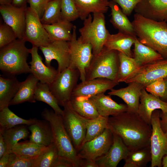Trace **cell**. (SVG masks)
Returning a JSON list of instances; mask_svg holds the SVG:
<instances>
[{
	"instance_id": "ee69618b",
	"label": "cell",
	"mask_w": 167,
	"mask_h": 167,
	"mask_svg": "<svg viewBox=\"0 0 167 167\" xmlns=\"http://www.w3.org/2000/svg\"><path fill=\"white\" fill-rule=\"evenodd\" d=\"M119 6L123 13L130 15L135 6L141 0H110Z\"/></svg>"
},
{
	"instance_id": "8992f818",
	"label": "cell",
	"mask_w": 167,
	"mask_h": 167,
	"mask_svg": "<svg viewBox=\"0 0 167 167\" xmlns=\"http://www.w3.org/2000/svg\"><path fill=\"white\" fill-rule=\"evenodd\" d=\"M83 26L79 31L80 37L85 42L90 44L93 54L99 53L104 47L110 33L105 26L104 13L91 14L84 20Z\"/></svg>"
},
{
	"instance_id": "11a10c76",
	"label": "cell",
	"mask_w": 167,
	"mask_h": 167,
	"mask_svg": "<svg viewBox=\"0 0 167 167\" xmlns=\"http://www.w3.org/2000/svg\"><path fill=\"white\" fill-rule=\"evenodd\" d=\"M161 164L163 167H167V155H165L163 157Z\"/></svg>"
},
{
	"instance_id": "d4e9b609",
	"label": "cell",
	"mask_w": 167,
	"mask_h": 167,
	"mask_svg": "<svg viewBox=\"0 0 167 167\" xmlns=\"http://www.w3.org/2000/svg\"><path fill=\"white\" fill-rule=\"evenodd\" d=\"M32 74H30L24 81L20 82L18 91L10 102L9 105H15L28 102L35 103L34 97L36 88L39 82Z\"/></svg>"
},
{
	"instance_id": "9a60e30c",
	"label": "cell",
	"mask_w": 167,
	"mask_h": 167,
	"mask_svg": "<svg viewBox=\"0 0 167 167\" xmlns=\"http://www.w3.org/2000/svg\"><path fill=\"white\" fill-rule=\"evenodd\" d=\"M27 7L26 6L18 7L11 3L0 6V12L4 23L14 30L18 39L24 40Z\"/></svg>"
},
{
	"instance_id": "f35d334b",
	"label": "cell",
	"mask_w": 167,
	"mask_h": 167,
	"mask_svg": "<svg viewBox=\"0 0 167 167\" xmlns=\"http://www.w3.org/2000/svg\"><path fill=\"white\" fill-rule=\"evenodd\" d=\"M61 19V0H50L41 19V23L43 24H51Z\"/></svg>"
},
{
	"instance_id": "30bf717a",
	"label": "cell",
	"mask_w": 167,
	"mask_h": 167,
	"mask_svg": "<svg viewBox=\"0 0 167 167\" xmlns=\"http://www.w3.org/2000/svg\"><path fill=\"white\" fill-rule=\"evenodd\" d=\"M160 112V110H156L152 114L151 124L152 131L150 143L151 167H161L162 158L167 155V132H164L161 127Z\"/></svg>"
},
{
	"instance_id": "6da1fadb",
	"label": "cell",
	"mask_w": 167,
	"mask_h": 167,
	"mask_svg": "<svg viewBox=\"0 0 167 167\" xmlns=\"http://www.w3.org/2000/svg\"><path fill=\"white\" fill-rule=\"evenodd\" d=\"M108 128L122 139L130 151L150 145L152 126L137 113L126 111L109 117Z\"/></svg>"
},
{
	"instance_id": "9f6ffc18",
	"label": "cell",
	"mask_w": 167,
	"mask_h": 167,
	"mask_svg": "<svg viewBox=\"0 0 167 167\" xmlns=\"http://www.w3.org/2000/svg\"><path fill=\"white\" fill-rule=\"evenodd\" d=\"M13 0H0V5L7 4L11 3Z\"/></svg>"
},
{
	"instance_id": "52a82bcc",
	"label": "cell",
	"mask_w": 167,
	"mask_h": 167,
	"mask_svg": "<svg viewBox=\"0 0 167 167\" xmlns=\"http://www.w3.org/2000/svg\"><path fill=\"white\" fill-rule=\"evenodd\" d=\"M62 116L65 129L77 152L85 142L86 124L88 119L77 113L70 101L65 103Z\"/></svg>"
},
{
	"instance_id": "3957f363",
	"label": "cell",
	"mask_w": 167,
	"mask_h": 167,
	"mask_svg": "<svg viewBox=\"0 0 167 167\" xmlns=\"http://www.w3.org/2000/svg\"><path fill=\"white\" fill-rule=\"evenodd\" d=\"M25 42L17 38L0 49V69L3 73L10 76L31 73L27 62L30 49L26 46Z\"/></svg>"
},
{
	"instance_id": "ffe728a7",
	"label": "cell",
	"mask_w": 167,
	"mask_h": 167,
	"mask_svg": "<svg viewBox=\"0 0 167 167\" xmlns=\"http://www.w3.org/2000/svg\"><path fill=\"white\" fill-rule=\"evenodd\" d=\"M157 109L161 110L163 113L167 112V102L162 101L159 97L148 93L145 88H143L137 113L145 122L151 125L152 113Z\"/></svg>"
},
{
	"instance_id": "db71d44e",
	"label": "cell",
	"mask_w": 167,
	"mask_h": 167,
	"mask_svg": "<svg viewBox=\"0 0 167 167\" xmlns=\"http://www.w3.org/2000/svg\"><path fill=\"white\" fill-rule=\"evenodd\" d=\"M166 84V91L164 96L160 98L162 101L167 102V76L164 78Z\"/></svg>"
},
{
	"instance_id": "cb8c5ba5",
	"label": "cell",
	"mask_w": 167,
	"mask_h": 167,
	"mask_svg": "<svg viewBox=\"0 0 167 167\" xmlns=\"http://www.w3.org/2000/svg\"><path fill=\"white\" fill-rule=\"evenodd\" d=\"M137 38L120 32L115 34H110L104 46L109 49L117 50L133 58L131 48Z\"/></svg>"
},
{
	"instance_id": "7402d4cb",
	"label": "cell",
	"mask_w": 167,
	"mask_h": 167,
	"mask_svg": "<svg viewBox=\"0 0 167 167\" xmlns=\"http://www.w3.org/2000/svg\"><path fill=\"white\" fill-rule=\"evenodd\" d=\"M96 107L99 115L104 117L114 116L127 111L126 104H118L111 96L101 93L89 98Z\"/></svg>"
},
{
	"instance_id": "44dd1931",
	"label": "cell",
	"mask_w": 167,
	"mask_h": 167,
	"mask_svg": "<svg viewBox=\"0 0 167 167\" xmlns=\"http://www.w3.org/2000/svg\"><path fill=\"white\" fill-rule=\"evenodd\" d=\"M128 84V85L125 88L117 89H112L108 94L122 99L127 106V111L136 113L140 103L141 90L144 88L141 84L136 82H131Z\"/></svg>"
},
{
	"instance_id": "d590c367",
	"label": "cell",
	"mask_w": 167,
	"mask_h": 167,
	"mask_svg": "<svg viewBox=\"0 0 167 167\" xmlns=\"http://www.w3.org/2000/svg\"><path fill=\"white\" fill-rule=\"evenodd\" d=\"M34 97L36 101L48 104L56 113L62 115L63 110L59 107L58 101L50 90L48 84L38 82L35 90Z\"/></svg>"
},
{
	"instance_id": "ab89813d",
	"label": "cell",
	"mask_w": 167,
	"mask_h": 167,
	"mask_svg": "<svg viewBox=\"0 0 167 167\" xmlns=\"http://www.w3.org/2000/svg\"><path fill=\"white\" fill-rule=\"evenodd\" d=\"M58 156V148L53 142L38 157L36 167H52Z\"/></svg>"
},
{
	"instance_id": "c3c4849f",
	"label": "cell",
	"mask_w": 167,
	"mask_h": 167,
	"mask_svg": "<svg viewBox=\"0 0 167 167\" xmlns=\"http://www.w3.org/2000/svg\"><path fill=\"white\" fill-rule=\"evenodd\" d=\"M52 167H74L72 163L68 159L58 156Z\"/></svg>"
},
{
	"instance_id": "8d00e7d4",
	"label": "cell",
	"mask_w": 167,
	"mask_h": 167,
	"mask_svg": "<svg viewBox=\"0 0 167 167\" xmlns=\"http://www.w3.org/2000/svg\"><path fill=\"white\" fill-rule=\"evenodd\" d=\"M36 118L26 119L17 115L8 108L0 110V130H3L20 125L29 126L36 122Z\"/></svg>"
},
{
	"instance_id": "f5cc1de1",
	"label": "cell",
	"mask_w": 167,
	"mask_h": 167,
	"mask_svg": "<svg viewBox=\"0 0 167 167\" xmlns=\"http://www.w3.org/2000/svg\"><path fill=\"white\" fill-rule=\"evenodd\" d=\"M28 0H13L11 4L16 7H20L26 6Z\"/></svg>"
},
{
	"instance_id": "7a4b0ae2",
	"label": "cell",
	"mask_w": 167,
	"mask_h": 167,
	"mask_svg": "<svg viewBox=\"0 0 167 167\" xmlns=\"http://www.w3.org/2000/svg\"><path fill=\"white\" fill-rule=\"evenodd\" d=\"M131 22L139 41L167 59V22L151 20L136 13Z\"/></svg>"
},
{
	"instance_id": "83f0119b",
	"label": "cell",
	"mask_w": 167,
	"mask_h": 167,
	"mask_svg": "<svg viewBox=\"0 0 167 167\" xmlns=\"http://www.w3.org/2000/svg\"><path fill=\"white\" fill-rule=\"evenodd\" d=\"M79 18L84 20L91 13H106L109 8L108 0H74Z\"/></svg>"
},
{
	"instance_id": "484cf974",
	"label": "cell",
	"mask_w": 167,
	"mask_h": 167,
	"mask_svg": "<svg viewBox=\"0 0 167 167\" xmlns=\"http://www.w3.org/2000/svg\"><path fill=\"white\" fill-rule=\"evenodd\" d=\"M109 8L111 9V17L110 20L113 26L119 32L137 37L132 23L118 5L114 2L109 1Z\"/></svg>"
},
{
	"instance_id": "e575fe53",
	"label": "cell",
	"mask_w": 167,
	"mask_h": 167,
	"mask_svg": "<svg viewBox=\"0 0 167 167\" xmlns=\"http://www.w3.org/2000/svg\"><path fill=\"white\" fill-rule=\"evenodd\" d=\"M124 160L123 167H146L152 160L150 145L130 151Z\"/></svg>"
},
{
	"instance_id": "e0dca14e",
	"label": "cell",
	"mask_w": 167,
	"mask_h": 167,
	"mask_svg": "<svg viewBox=\"0 0 167 167\" xmlns=\"http://www.w3.org/2000/svg\"><path fill=\"white\" fill-rule=\"evenodd\" d=\"M38 47L32 46L30 49L31 60L29 62L31 73L41 83L49 84L54 79L58 71L53 67L48 66L42 62L38 53Z\"/></svg>"
},
{
	"instance_id": "816d5d0a",
	"label": "cell",
	"mask_w": 167,
	"mask_h": 167,
	"mask_svg": "<svg viewBox=\"0 0 167 167\" xmlns=\"http://www.w3.org/2000/svg\"><path fill=\"white\" fill-rule=\"evenodd\" d=\"M7 148L6 143L2 133L0 132V158L6 152Z\"/></svg>"
},
{
	"instance_id": "603a6c76",
	"label": "cell",
	"mask_w": 167,
	"mask_h": 167,
	"mask_svg": "<svg viewBox=\"0 0 167 167\" xmlns=\"http://www.w3.org/2000/svg\"><path fill=\"white\" fill-rule=\"evenodd\" d=\"M28 128L31 133L30 141L45 147L49 146L54 142L51 127L47 121L37 119L35 123L28 126Z\"/></svg>"
},
{
	"instance_id": "f907efd6",
	"label": "cell",
	"mask_w": 167,
	"mask_h": 167,
	"mask_svg": "<svg viewBox=\"0 0 167 167\" xmlns=\"http://www.w3.org/2000/svg\"><path fill=\"white\" fill-rule=\"evenodd\" d=\"M80 167H99L95 160L91 159H83Z\"/></svg>"
},
{
	"instance_id": "f6af8a7d",
	"label": "cell",
	"mask_w": 167,
	"mask_h": 167,
	"mask_svg": "<svg viewBox=\"0 0 167 167\" xmlns=\"http://www.w3.org/2000/svg\"><path fill=\"white\" fill-rule=\"evenodd\" d=\"M38 158L35 159H27L17 156L9 167H36Z\"/></svg>"
},
{
	"instance_id": "681fc988",
	"label": "cell",
	"mask_w": 167,
	"mask_h": 167,
	"mask_svg": "<svg viewBox=\"0 0 167 167\" xmlns=\"http://www.w3.org/2000/svg\"><path fill=\"white\" fill-rule=\"evenodd\" d=\"M160 124L164 132H167V112L163 113L161 111L160 113Z\"/></svg>"
},
{
	"instance_id": "4316f807",
	"label": "cell",
	"mask_w": 167,
	"mask_h": 167,
	"mask_svg": "<svg viewBox=\"0 0 167 167\" xmlns=\"http://www.w3.org/2000/svg\"><path fill=\"white\" fill-rule=\"evenodd\" d=\"M20 82L15 76L7 78L0 76V110L9 107L17 93Z\"/></svg>"
},
{
	"instance_id": "7c38bea8",
	"label": "cell",
	"mask_w": 167,
	"mask_h": 167,
	"mask_svg": "<svg viewBox=\"0 0 167 167\" xmlns=\"http://www.w3.org/2000/svg\"><path fill=\"white\" fill-rule=\"evenodd\" d=\"M44 55L45 63L51 66L53 60L58 64V70L60 72L68 68L70 62V51L69 42L64 40L50 41L47 45L39 47Z\"/></svg>"
},
{
	"instance_id": "60d3db41",
	"label": "cell",
	"mask_w": 167,
	"mask_h": 167,
	"mask_svg": "<svg viewBox=\"0 0 167 167\" xmlns=\"http://www.w3.org/2000/svg\"><path fill=\"white\" fill-rule=\"evenodd\" d=\"M79 18L74 0H61V19L69 22Z\"/></svg>"
},
{
	"instance_id": "4dcf8cb0",
	"label": "cell",
	"mask_w": 167,
	"mask_h": 167,
	"mask_svg": "<svg viewBox=\"0 0 167 167\" xmlns=\"http://www.w3.org/2000/svg\"><path fill=\"white\" fill-rule=\"evenodd\" d=\"M133 58L140 66L163 59L161 55L152 48L135 39Z\"/></svg>"
},
{
	"instance_id": "d6986e66",
	"label": "cell",
	"mask_w": 167,
	"mask_h": 167,
	"mask_svg": "<svg viewBox=\"0 0 167 167\" xmlns=\"http://www.w3.org/2000/svg\"><path fill=\"white\" fill-rule=\"evenodd\" d=\"M134 10L147 18L167 22V0H141Z\"/></svg>"
},
{
	"instance_id": "8fae6325",
	"label": "cell",
	"mask_w": 167,
	"mask_h": 167,
	"mask_svg": "<svg viewBox=\"0 0 167 167\" xmlns=\"http://www.w3.org/2000/svg\"><path fill=\"white\" fill-rule=\"evenodd\" d=\"M26 27L24 40L40 47L50 42L48 33L37 12L30 6L26 10Z\"/></svg>"
},
{
	"instance_id": "836d02e7",
	"label": "cell",
	"mask_w": 167,
	"mask_h": 167,
	"mask_svg": "<svg viewBox=\"0 0 167 167\" xmlns=\"http://www.w3.org/2000/svg\"><path fill=\"white\" fill-rule=\"evenodd\" d=\"M70 101L73 109L87 119H94L100 115L96 107L88 98L71 96Z\"/></svg>"
},
{
	"instance_id": "4fadbf2b",
	"label": "cell",
	"mask_w": 167,
	"mask_h": 167,
	"mask_svg": "<svg viewBox=\"0 0 167 167\" xmlns=\"http://www.w3.org/2000/svg\"><path fill=\"white\" fill-rule=\"evenodd\" d=\"M113 139L112 132L106 128L98 136L85 142L78 152V155L83 159L95 160L106 153L112 144Z\"/></svg>"
},
{
	"instance_id": "277c9868",
	"label": "cell",
	"mask_w": 167,
	"mask_h": 167,
	"mask_svg": "<svg viewBox=\"0 0 167 167\" xmlns=\"http://www.w3.org/2000/svg\"><path fill=\"white\" fill-rule=\"evenodd\" d=\"M41 116L50 124L58 155L70 161L74 167H80L83 159L79 157L64 127L62 115L56 113L53 110L45 108Z\"/></svg>"
},
{
	"instance_id": "2e32d148",
	"label": "cell",
	"mask_w": 167,
	"mask_h": 167,
	"mask_svg": "<svg viewBox=\"0 0 167 167\" xmlns=\"http://www.w3.org/2000/svg\"><path fill=\"white\" fill-rule=\"evenodd\" d=\"M118 83L105 78H96L85 80L77 84L72 92V96L89 97L110 90Z\"/></svg>"
},
{
	"instance_id": "ba28073f",
	"label": "cell",
	"mask_w": 167,
	"mask_h": 167,
	"mask_svg": "<svg viewBox=\"0 0 167 167\" xmlns=\"http://www.w3.org/2000/svg\"><path fill=\"white\" fill-rule=\"evenodd\" d=\"M70 62L69 67L77 69L81 82L85 80L86 70L89 66L93 56L92 45L83 42L79 36L77 38L76 26L74 25L72 36L69 41Z\"/></svg>"
},
{
	"instance_id": "f546056e",
	"label": "cell",
	"mask_w": 167,
	"mask_h": 167,
	"mask_svg": "<svg viewBox=\"0 0 167 167\" xmlns=\"http://www.w3.org/2000/svg\"><path fill=\"white\" fill-rule=\"evenodd\" d=\"M119 64L117 75V81L126 83L138 72L140 66L133 58L119 52Z\"/></svg>"
},
{
	"instance_id": "d6a6232c",
	"label": "cell",
	"mask_w": 167,
	"mask_h": 167,
	"mask_svg": "<svg viewBox=\"0 0 167 167\" xmlns=\"http://www.w3.org/2000/svg\"><path fill=\"white\" fill-rule=\"evenodd\" d=\"M48 147L37 144L30 140H26L18 142L13 148L12 152L20 157L35 159L38 158L47 149Z\"/></svg>"
},
{
	"instance_id": "5bb4252c",
	"label": "cell",
	"mask_w": 167,
	"mask_h": 167,
	"mask_svg": "<svg viewBox=\"0 0 167 167\" xmlns=\"http://www.w3.org/2000/svg\"><path fill=\"white\" fill-rule=\"evenodd\" d=\"M167 76V59L163 58L140 66L136 73L126 83L135 82L144 88L152 82Z\"/></svg>"
},
{
	"instance_id": "f1b7e54d",
	"label": "cell",
	"mask_w": 167,
	"mask_h": 167,
	"mask_svg": "<svg viewBox=\"0 0 167 167\" xmlns=\"http://www.w3.org/2000/svg\"><path fill=\"white\" fill-rule=\"evenodd\" d=\"M50 41L64 40L70 41L72 36L74 25L71 22L61 19L51 24H43Z\"/></svg>"
},
{
	"instance_id": "9c48e42d",
	"label": "cell",
	"mask_w": 167,
	"mask_h": 167,
	"mask_svg": "<svg viewBox=\"0 0 167 167\" xmlns=\"http://www.w3.org/2000/svg\"><path fill=\"white\" fill-rule=\"evenodd\" d=\"M79 77L80 73L77 69L68 67L58 72L53 82L48 84L59 105L62 106L70 101Z\"/></svg>"
},
{
	"instance_id": "7dc6e473",
	"label": "cell",
	"mask_w": 167,
	"mask_h": 167,
	"mask_svg": "<svg viewBox=\"0 0 167 167\" xmlns=\"http://www.w3.org/2000/svg\"><path fill=\"white\" fill-rule=\"evenodd\" d=\"M16 156L13 153H6L0 158V167H9Z\"/></svg>"
},
{
	"instance_id": "1f68e13d",
	"label": "cell",
	"mask_w": 167,
	"mask_h": 167,
	"mask_svg": "<svg viewBox=\"0 0 167 167\" xmlns=\"http://www.w3.org/2000/svg\"><path fill=\"white\" fill-rule=\"evenodd\" d=\"M28 130V126L24 124L3 130H0L6 143V153H12L13 148L20 140H26L29 138L30 134Z\"/></svg>"
},
{
	"instance_id": "7bdbcfd3",
	"label": "cell",
	"mask_w": 167,
	"mask_h": 167,
	"mask_svg": "<svg viewBox=\"0 0 167 167\" xmlns=\"http://www.w3.org/2000/svg\"><path fill=\"white\" fill-rule=\"evenodd\" d=\"M146 91L155 96L163 97L166 91V84L164 78L159 79L148 85L145 88Z\"/></svg>"
},
{
	"instance_id": "ac0fdd59",
	"label": "cell",
	"mask_w": 167,
	"mask_h": 167,
	"mask_svg": "<svg viewBox=\"0 0 167 167\" xmlns=\"http://www.w3.org/2000/svg\"><path fill=\"white\" fill-rule=\"evenodd\" d=\"M113 142L108 151L95 160L99 167H116L130 152L122 139L115 134L113 133Z\"/></svg>"
},
{
	"instance_id": "74e56055",
	"label": "cell",
	"mask_w": 167,
	"mask_h": 167,
	"mask_svg": "<svg viewBox=\"0 0 167 167\" xmlns=\"http://www.w3.org/2000/svg\"><path fill=\"white\" fill-rule=\"evenodd\" d=\"M109 117L100 115L95 118L88 120L84 143L98 136L108 128Z\"/></svg>"
},
{
	"instance_id": "bcb514c9",
	"label": "cell",
	"mask_w": 167,
	"mask_h": 167,
	"mask_svg": "<svg viewBox=\"0 0 167 167\" xmlns=\"http://www.w3.org/2000/svg\"><path fill=\"white\" fill-rule=\"evenodd\" d=\"M50 0H28L30 7L36 11L40 18L42 17L45 7Z\"/></svg>"
},
{
	"instance_id": "5b68a950",
	"label": "cell",
	"mask_w": 167,
	"mask_h": 167,
	"mask_svg": "<svg viewBox=\"0 0 167 167\" xmlns=\"http://www.w3.org/2000/svg\"><path fill=\"white\" fill-rule=\"evenodd\" d=\"M118 51L109 49L104 46L99 53L93 54L89 66L86 70L85 80L101 78L118 82Z\"/></svg>"
},
{
	"instance_id": "b9f144b4",
	"label": "cell",
	"mask_w": 167,
	"mask_h": 167,
	"mask_svg": "<svg viewBox=\"0 0 167 167\" xmlns=\"http://www.w3.org/2000/svg\"><path fill=\"white\" fill-rule=\"evenodd\" d=\"M17 37L14 30L5 23L0 25V49L13 42Z\"/></svg>"
}]
</instances>
